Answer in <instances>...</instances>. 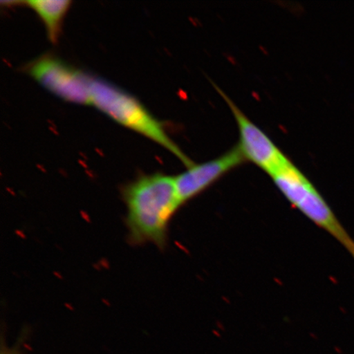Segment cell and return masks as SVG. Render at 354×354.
Instances as JSON below:
<instances>
[{
	"instance_id": "cell-7",
	"label": "cell",
	"mask_w": 354,
	"mask_h": 354,
	"mask_svg": "<svg viewBox=\"0 0 354 354\" xmlns=\"http://www.w3.org/2000/svg\"><path fill=\"white\" fill-rule=\"evenodd\" d=\"M37 13L46 26L48 38L52 43L59 39L62 21L69 10V0H30L24 2Z\"/></svg>"
},
{
	"instance_id": "cell-3",
	"label": "cell",
	"mask_w": 354,
	"mask_h": 354,
	"mask_svg": "<svg viewBox=\"0 0 354 354\" xmlns=\"http://www.w3.org/2000/svg\"><path fill=\"white\" fill-rule=\"evenodd\" d=\"M277 188L296 209L334 237L354 259V240L317 189L293 162L271 176Z\"/></svg>"
},
{
	"instance_id": "cell-6",
	"label": "cell",
	"mask_w": 354,
	"mask_h": 354,
	"mask_svg": "<svg viewBox=\"0 0 354 354\" xmlns=\"http://www.w3.org/2000/svg\"><path fill=\"white\" fill-rule=\"evenodd\" d=\"M245 162L236 146L218 158L187 167L183 174L175 176L177 194L183 205Z\"/></svg>"
},
{
	"instance_id": "cell-2",
	"label": "cell",
	"mask_w": 354,
	"mask_h": 354,
	"mask_svg": "<svg viewBox=\"0 0 354 354\" xmlns=\"http://www.w3.org/2000/svg\"><path fill=\"white\" fill-rule=\"evenodd\" d=\"M91 104L121 125L139 133L161 145L183 162L185 167L194 165L192 159L179 148L165 130L138 100L104 80L93 77Z\"/></svg>"
},
{
	"instance_id": "cell-4",
	"label": "cell",
	"mask_w": 354,
	"mask_h": 354,
	"mask_svg": "<svg viewBox=\"0 0 354 354\" xmlns=\"http://www.w3.org/2000/svg\"><path fill=\"white\" fill-rule=\"evenodd\" d=\"M26 73L59 99L91 104L92 79L85 73L52 55H44L26 66Z\"/></svg>"
},
{
	"instance_id": "cell-8",
	"label": "cell",
	"mask_w": 354,
	"mask_h": 354,
	"mask_svg": "<svg viewBox=\"0 0 354 354\" xmlns=\"http://www.w3.org/2000/svg\"><path fill=\"white\" fill-rule=\"evenodd\" d=\"M7 354V353H6Z\"/></svg>"
},
{
	"instance_id": "cell-5",
	"label": "cell",
	"mask_w": 354,
	"mask_h": 354,
	"mask_svg": "<svg viewBox=\"0 0 354 354\" xmlns=\"http://www.w3.org/2000/svg\"><path fill=\"white\" fill-rule=\"evenodd\" d=\"M216 90L231 109L239 130L237 147L245 161L259 167L270 177L290 162L271 138L250 120L218 86Z\"/></svg>"
},
{
	"instance_id": "cell-1",
	"label": "cell",
	"mask_w": 354,
	"mask_h": 354,
	"mask_svg": "<svg viewBox=\"0 0 354 354\" xmlns=\"http://www.w3.org/2000/svg\"><path fill=\"white\" fill-rule=\"evenodd\" d=\"M122 197L127 207L128 241L163 249L168 228L181 203L175 176L163 174L144 175L124 185Z\"/></svg>"
}]
</instances>
